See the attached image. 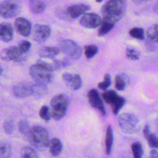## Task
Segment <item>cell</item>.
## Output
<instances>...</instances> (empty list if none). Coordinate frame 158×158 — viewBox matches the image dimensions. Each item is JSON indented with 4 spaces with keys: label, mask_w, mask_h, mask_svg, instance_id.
I'll use <instances>...</instances> for the list:
<instances>
[{
    "label": "cell",
    "mask_w": 158,
    "mask_h": 158,
    "mask_svg": "<svg viewBox=\"0 0 158 158\" xmlns=\"http://www.w3.org/2000/svg\"><path fill=\"white\" fill-rule=\"evenodd\" d=\"M51 28L46 25H35L32 30V38L34 41L42 43L46 41L51 35Z\"/></svg>",
    "instance_id": "9c48e42d"
},
{
    "label": "cell",
    "mask_w": 158,
    "mask_h": 158,
    "mask_svg": "<svg viewBox=\"0 0 158 158\" xmlns=\"http://www.w3.org/2000/svg\"><path fill=\"white\" fill-rule=\"evenodd\" d=\"M156 126H157V128H158V117H157V118L156 119Z\"/></svg>",
    "instance_id": "b9f144b4"
},
{
    "label": "cell",
    "mask_w": 158,
    "mask_h": 158,
    "mask_svg": "<svg viewBox=\"0 0 158 158\" xmlns=\"http://www.w3.org/2000/svg\"><path fill=\"white\" fill-rule=\"evenodd\" d=\"M62 52L68 57L73 60L78 59L82 54V49L75 41L71 40H64L60 43Z\"/></svg>",
    "instance_id": "52a82bcc"
},
{
    "label": "cell",
    "mask_w": 158,
    "mask_h": 158,
    "mask_svg": "<svg viewBox=\"0 0 158 158\" xmlns=\"http://www.w3.org/2000/svg\"><path fill=\"white\" fill-rule=\"evenodd\" d=\"M103 0H96V2H102Z\"/></svg>",
    "instance_id": "7bdbcfd3"
},
{
    "label": "cell",
    "mask_w": 158,
    "mask_h": 158,
    "mask_svg": "<svg viewBox=\"0 0 158 158\" xmlns=\"http://www.w3.org/2000/svg\"><path fill=\"white\" fill-rule=\"evenodd\" d=\"M69 98L64 94L54 96L50 102V112L55 120L61 119L67 113L69 106Z\"/></svg>",
    "instance_id": "3957f363"
},
{
    "label": "cell",
    "mask_w": 158,
    "mask_h": 158,
    "mask_svg": "<svg viewBox=\"0 0 158 158\" xmlns=\"http://www.w3.org/2000/svg\"><path fill=\"white\" fill-rule=\"evenodd\" d=\"M23 56V54L17 46H10L3 49L0 52V59L5 61L18 60Z\"/></svg>",
    "instance_id": "7c38bea8"
},
{
    "label": "cell",
    "mask_w": 158,
    "mask_h": 158,
    "mask_svg": "<svg viewBox=\"0 0 158 158\" xmlns=\"http://www.w3.org/2000/svg\"><path fill=\"white\" fill-rule=\"evenodd\" d=\"M62 79L67 86L73 90L80 89L82 85V80L78 74H73L69 72L63 73Z\"/></svg>",
    "instance_id": "4fadbf2b"
},
{
    "label": "cell",
    "mask_w": 158,
    "mask_h": 158,
    "mask_svg": "<svg viewBox=\"0 0 158 158\" xmlns=\"http://www.w3.org/2000/svg\"><path fill=\"white\" fill-rule=\"evenodd\" d=\"M18 127H19V131L22 135H24L25 136L28 135L31 128L30 127L28 122L26 120H25V119L20 120L19 122Z\"/></svg>",
    "instance_id": "f546056e"
},
{
    "label": "cell",
    "mask_w": 158,
    "mask_h": 158,
    "mask_svg": "<svg viewBox=\"0 0 158 158\" xmlns=\"http://www.w3.org/2000/svg\"><path fill=\"white\" fill-rule=\"evenodd\" d=\"M12 148L10 143L5 140L0 141V158H11Z\"/></svg>",
    "instance_id": "44dd1931"
},
{
    "label": "cell",
    "mask_w": 158,
    "mask_h": 158,
    "mask_svg": "<svg viewBox=\"0 0 158 158\" xmlns=\"http://www.w3.org/2000/svg\"><path fill=\"white\" fill-rule=\"evenodd\" d=\"M31 145L39 151H44L49 146V138L46 130L40 126H35L31 128L28 135Z\"/></svg>",
    "instance_id": "7a4b0ae2"
},
{
    "label": "cell",
    "mask_w": 158,
    "mask_h": 158,
    "mask_svg": "<svg viewBox=\"0 0 158 158\" xmlns=\"http://www.w3.org/2000/svg\"><path fill=\"white\" fill-rule=\"evenodd\" d=\"M127 57L131 60H138L139 58V52L134 49L127 48L126 50Z\"/></svg>",
    "instance_id": "e575fe53"
},
{
    "label": "cell",
    "mask_w": 158,
    "mask_h": 158,
    "mask_svg": "<svg viewBox=\"0 0 158 158\" xmlns=\"http://www.w3.org/2000/svg\"><path fill=\"white\" fill-rule=\"evenodd\" d=\"M131 149L133 158H142L143 155V149L140 142L136 141L131 144Z\"/></svg>",
    "instance_id": "4316f807"
},
{
    "label": "cell",
    "mask_w": 158,
    "mask_h": 158,
    "mask_svg": "<svg viewBox=\"0 0 158 158\" xmlns=\"http://www.w3.org/2000/svg\"><path fill=\"white\" fill-rule=\"evenodd\" d=\"M2 67H1V66L0 65V76L1 75V74H2Z\"/></svg>",
    "instance_id": "60d3db41"
},
{
    "label": "cell",
    "mask_w": 158,
    "mask_h": 158,
    "mask_svg": "<svg viewBox=\"0 0 158 158\" xmlns=\"http://www.w3.org/2000/svg\"><path fill=\"white\" fill-rule=\"evenodd\" d=\"M90 7L89 6L83 4H77L70 6L67 9V14L69 15L73 19H75L85 14L86 12L89 10Z\"/></svg>",
    "instance_id": "9a60e30c"
},
{
    "label": "cell",
    "mask_w": 158,
    "mask_h": 158,
    "mask_svg": "<svg viewBox=\"0 0 158 158\" xmlns=\"http://www.w3.org/2000/svg\"><path fill=\"white\" fill-rule=\"evenodd\" d=\"M46 4L42 0H30L29 7L34 14L42 13L46 9Z\"/></svg>",
    "instance_id": "ffe728a7"
},
{
    "label": "cell",
    "mask_w": 158,
    "mask_h": 158,
    "mask_svg": "<svg viewBox=\"0 0 158 158\" xmlns=\"http://www.w3.org/2000/svg\"><path fill=\"white\" fill-rule=\"evenodd\" d=\"M111 84V79H110V76L108 74L106 73L105 74L104 77V80L102 82H100L98 86L100 89L102 90H106Z\"/></svg>",
    "instance_id": "836d02e7"
},
{
    "label": "cell",
    "mask_w": 158,
    "mask_h": 158,
    "mask_svg": "<svg viewBox=\"0 0 158 158\" xmlns=\"http://www.w3.org/2000/svg\"><path fill=\"white\" fill-rule=\"evenodd\" d=\"M115 24L108 21L102 19V22L100 25V27L98 30V35L99 36H102L107 34L112 29L114 28Z\"/></svg>",
    "instance_id": "cb8c5ba5"
},
{
    "label": "cell",
    "mask_w": 158,
    "mask_h": 158,
    "mask_svg": "<svg viewBox=\"0 0 158 158\" xmlns=\"http://www.w3.org/2000/svg\"><path fill=\"white\" fill-rule=\"evenodd\" d=\"M20 158H38V156L33 148L25 146L21 150Z\"/></svg>",
    "instance_id": "83f0119b"
},
{
    "label": "cell",
    "mask_w": 158,
    "mask_h": 158,
    "mask_svg": "<svg viewBox=\"0 0 158 158\" xmlns=\"http://www.w3.org/2000/svg\"><path fill=\"white\" fill-rule=\"evenodd\" d=\"M128 77L124 73L117 75L115 78V87L119 91L123 90L128 83Z\"/></svg>",
    "instance_id": "603a6c76"
},
{
    "label": "cell",
    "mask_w": 158,
    "mask_h": 158,
    "mask_svg": "<svg viewBox=\"0 0 158 158\" xmlns=\"http://www.w3.org/2000/svg\"><path fill=\"white\" fill-rule=\"evenodd\" d=\"M12 92L17 98H25L34 94L35 85L28 81H21L14 86Z\"/></svg>",
    "instance_id": "ba28073f"
},
{
    "label": "cell",
    "mask_w": 158,
    "mask_h": 158,
    "mask_svg": "<svg viewBox=\"0 0 158 158\" xmlns=\"http://www.w3.org/2000/svg\"><path fill=\"white\" fill-rule=\"evenodd\" d=\"M40 117L45 121H48L51 118V112L49 107L46 106H43L41 107L39 112Z\"/></svg>",
    "instance_id": "d6a6232c"
},
{
    "label": "cell",
    "mask_w": 158,
    "mask_h": 158,
    "mask_svg": "<svg viewBox=\"0 0 158 158\" xmlns=\"http://www.w3.org/2000/svg\"><path fill=\"white\" fill-rule=\"evenodd\" d=\"M3 127H4V130L5 132L7 134H10L14 131V123L12 120L7 119L4 122Z\"/></svg>",
    "instance_id": "8d00e7d4"
},
{
    "label": "cell",
    "mask_w": 158,
    "mask_h": 158,
    "mask_svg": "<svg viewBox=\"0 0 158 158\" xmlns=\"http://www.w3.org/2000/svg\"><path fill=\"white\" fill-rule=\"evenodd\" d=\"M129 35L133 38L142 40L144 39V30L142 28L135 27L130 30Z\"/></svg>",
    "instance_id": "4dcf8cb0"
},
{
    "label": "cell",
    "mask_w": 158,
    "mask_h": 158,
    "mask_svg": "<svg viewBox=\"0 0 158 158\" xmlns=\"http://www.w3.org/2000/svg\"><path fill=\"white\" fill-rule=\"evenodd\" d=\"M136 1H148V0H136Z\"/></svg>",
    "instance_id": "ee69618b"
},
{
    "label": "cell",
    "mask_w": 158,
    "mask_h": 158,
    "mask_svg": "<svg viewBox=\"0 0 158 158\" xmlns=\"http://www.w3.org/2000/svg\"><path fill=\"white\" fill-rule=\"evenodd\" d=\"M29 73L36 83L44 86L52 82L54 77V71L37 64L32 65L30 67Z\"/></svg>",
    "instance_id": "277c9868"
},
{
    "label": "cell",
    "mask_w": 158,
    "mask_h": 158,
    "mask_svg": "<svg viewBox=\"0 0 158 158\" xmlns=\"http://www.w3.org/2000/svg\"><path fill=\"white\" fill-rule=\"evenodd\" d=\"M146 35L152 42H158V24L151 26L147 30Z\"/></svg>",
    "instance_id": "484cf974"
},
{
    "label": "cell",
    "mask_w": 158,
    "mask_h": 158,
    "mask_svg": "<svg viewBox=\"0 0 158 158\" xmlns=\"http://www.w3.org/2000/svg\"><path fill=\"white\" fill-rule=\"evenodd\" d=\"M118 122L121 130L127 134H134L140 129L139 120L133 114L125 112L120 114Z\"/></svg>",
    "instance_id": "5b68a950"
},
{
    "label": "cell",
    "mask_w": 158,
    "mask_h": 158,
    "mask_svg": "<svg viewBox=\"0 0 158 158\" xmlns=\"http://www.w3.org/2000/svg\"><path fill=\"white\" fill-rule=\"evenodd\" d=\"M14 27L18 33L23 36H29L31 32V23L23 17H19L15 19Z\"/></svg>",
    "instance_id": "5bb4252c"
},
{
    "label": "cell",
    "mask_w": 158,
    "mask_h": 158,
    "mask_svg": "<svg viewBox=\"0 0 158 158\" xmlns=\"http://www.w3.org/2000/svg\"><path fill=\"white\" fill-rule=\"evenodd\" d=\"M149 158H158V151L155 149H152L150 152V156Z\"/></svg>",
    "instance_id": "f35d334b"
},
{
    "label": "cell",
    "mask_w": 158,
    "mask_h": 158,
    "mask_svg": "<svg viewBox=\"0 0 158 158\" xmlns=\"http://www.w3.org/2000/svg\"><path fill=\"white\" fill-rule=\"evenodd\" d=\"M98 51V48L95 45H88L85 47V55L88 59L94 57Z\"/></svg>",
    "instance_id": "1f68e13d"
},
{
    "label": "cell",
    "mask_w": 158,
    "mask_h": 158,
    "mask_svg": "<svg viewBox=\"0 0 158 158\" xmlns=\"http://www.w3.org/2000/svg\"><path fill=\"white\" fill-rule=\"evenodd\" d=\"M13 36L14 30L11 24L7 22L0 23V40L9 42L12 40Z\"/></svg>",
    "instance_id": "2e32d148"
},
{
    "label": "cell",
    "mask_w": 158,
    "mask_h": 158,
    "mask_svg": "<svg viewBox=\"0 0 158 158\" xmlns=\"http://www.w3.org/2000/svg\"><path fill=\"white\" fill-rule=\"evenodd\" d=\"M88 99L90 105L94 109L98 110L102 115H106V111L97 89H91L88 93Z\"/></svg>",
    "instance_id": "30bf717a"
},
{
    "label": "cell",
    "mask_w": 158,
    "mask_h": 158,
    "mask_svg": "<svg viewBox=\"0 0 158 158\" xmlns=\"http://www.w3.org/2000/svg\"><path fill=\"white\" fill-rule=\"evenodd\" d=\"M101 22V17L94 13L85 14L80 20V25L87 28H95L100 26Z\"/></svg>",
    "instance_id": "8fae6325"
},
{
    "label": "cell",
    "mask_w": 158,
    "mask_h": 158,
    "mask_svg": "<svg viewBox=\"0 0 158 158\" xmlns=\"http://www.w3.org/2000/svg\"><path fill=\"white\" fill-rule=\"evenodd\" d=\"M114 141V136L112 130V127L109 125L107 127L106 133V139H105V146H106V152L107 155L110 154L112 144Z\"/></svg>",
    "instance_id": "7402d4cb"
},
{
    "label": "cell",
    "mask_w": 158,
    "mask_h": 158,
    "mask_svg": "<svg viewBox=\"0 0 158 158\" xmlns=\"http://www.w3.org/2000/svg\"><path fill=\"white\" fill-rule=\"evenodd\" d=\"M31 46V44L30 41H27V40H23L20 41V43L19 44V48L22 54H25L27 53L30 49Z\"/></svg>",
    "instance_id": "d590c367"
},
{
    "label": "cell",
    "mask_w": 158,
    "mask_h": 158,
    "mask_svg": "<svg viewBox=\"0 0 158 158\" xmlns=\"http://www.w3.org/2000/svg\"><path fill=\"white\" fill-rule=\"evenodd\" d=\"M118 96L117 93L114 90H107L102 94V97L104 101L110 106L114 102Z\"/></svg>",
    "instance_id": "d4e9b609"
},
{
    "label": "cell",
    "mask_w": 158,
    "mask_h": 158,
    "mask_svg": "<svg viewBox=\"0 0 158 158\" xmlns=\"http://www.w3.org/2000/svg\"><path fill=\"white\" fill-rule=\"evenodd\" d=\"M21 10L18 0H5L0 4V15L6 19L15 17Z\"/></svg>",
    "instance_id": "8992f818"
},
{
    "label": "cell",
    "mask_w": 158,
    "mask_h": 158,
    "mask_svg": "<svg viewBox=\"0 0 158 158\" xmlns=\"http://www.w3.org/2000/svg\"><path fill=\"white\" fill-rule=\"evenodd\" d=\"M125 103V99L124 98L118 96L116 101L110 106L112 111L114 114L116 115L118 113L120 109L123 106Z\"/></svg>",
    "instance_id": "f1b7e54d"
},
{
    "label": "cell",
    "mask_w": 158,
    "mask_h": 158,
    "mask_svg": "<svg viewBox=\"0 0 158 158\" xmlns=\"http://www.w3.org/2000/svg\"><path fill=\"white\" fill-rule=\"evenodd\" d=\"M152 42L150 40L146 41V48H147L149 51H153V50H154V46L153 45V44H152Z\"/></svg>",
    "instance_id": "74e56055"
},
{
    "label": "cell",
    "mask_w": 158,
    "mask_h": 158,
    "mask_svg": "<svg viewBox=\"0 0 158 158\" xmlns=\"http://www.w3.org/2000/svg\"><path fill=\"white\" fill-rule=\"evenodd\" d=\"M154 11L158 14V5H157L156 6H155L154 7Z\"/></svg>",
    "instance_id": "ab89813d"
},
{
    "label": "cell",
    "mask_w": 158,
    "mask_h": 158,
    "mask_svg": "<svg viewBox=\"0 0 158 158\" xmlns=\"http://www.w3.org/2000/svg\"><path fill=\"white\" fill-rule=\"evenodd\" d=\"M48 147L50 153L53 156H57L62 150V144L60 139L57 138H54L49 141Z\"/></svg>",
    "instance_id": "d6986e66"
},
{
    "label": "cell",
    "mask_w": 158,
    "mask_h": 158,
    "mask_svg": "<svg viewBox=\"0 0 158 158\" xmlns=\"http://www.w3.org/2000/svg\"><path fill=\"white\" fill-rule=\"evenodd\" d=\"M143 134L144 137L147 139L149 146L152 148L158 149V137L156 135L151 132L149 126L148 125H146L144 127Z\"/></svg>",
    "instance_id": "ac0fdd59"
},
{
    "label": "cell",
    "mask_w": 158,
    "mask_h": 158,
    "mask_svg": "<svg viewBox=\"0 0 158 158\" xmlns=\"http://www.w3.org/2000/svg\"><path fill=\"white\" fill-rule=\"evenodd\" d=\"M60 50L57 47L44 46L40 49L38 54L41 58L54 59L59 55Z\"/></svg>",
    "instance_id": "e0dca14e"
},
{
    "label": "cell",
    "mask_w": 158,
    "mask_h": 158,
    "mask_svg": "<svg viewBox=\"0 0 158 158\" xmlns=\"http://www.w3.org/2000/svg\"><path fill=\"white\" fill-rule=\"evenodd\" d=\"M127 9L126 0H109L102 8V20L115 24L124 15Z\"/></svg>",
    "instance_id": "6da1fadb"
}]
</instances>
